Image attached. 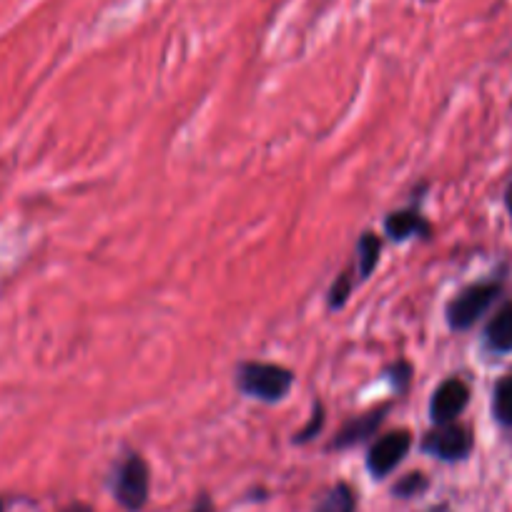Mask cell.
Wrapping results in <instances>:
<instances>
[{
	"label": "cell",
	"instance_id": "4",
	"mask_svg": "<svg viewBox=\"0 0 512 512\" xmlns=\"http://www.w3.org/2000/svg\"><path fill=\"white\" fill-rule=\"evenodd\" d=\"M410 432H390L372 445L367 455V467L374 477H387L410 452Z\"/></svg>",
	"mask_w": 512,
	"mask_h": 512
},
{
	"label": "cell",
	"instance_id": "5",
	"mask_svg": "<svg viewBox=\"0 0 512 512\" xmlns=\"http://www.w3.org/2000/svg\"><path fill=\"white\" fill-rule=\"evenodd\" d=\"M422 447H425L430 455L440 457V460L455 462L467 457V452H470L472 447V437L465 427L452 425L450 422V425H440L437 430H432L430 435L425 437V445Z\"/></svg>",
	"mask_w": 512,
	"mask_h": 512
},
{
	"label": "cell",
	"instance_id": "2",
	"mask_svg": "<svg viewBox=\"0 0 512 512\" xmlns=\"http://www.w3.org/2000/svg\"><path fill=\"white\" fill-rule=\"evenodd\" d=\"M113 492L128 512H139L146 505V500H149V467L139 455H131L118 467Z\"/></svg>",
	"mask_w": 512,
	"mask_h": 512
},
{
	"label": "cell",
	"instance_id": "6",
	"mask_svg": "<svg viewBox=\"0 0 512 512\" xmlns=\"http://www.w3.org/2000/svg\"><path fill=\"white\" fill-rule=\"evenodd\" d=\"M470 400V390L462 379H447L437 387L435 397H432L430 415L437 425H450L455 422V417H460V412L467 407Z\"/></svg>",
	"mask_w": 512,
	"mask_h": 512
},
{
	"label": "cell",
	"instance_id": "3",
	"mask_svg": "<svg viewBox=\"0 0 512 512\" xmlns=\"http://www.w3.org/2000/svg\"><path fill=\"white\" fill-rule=\"evenodd\" d=\"M497 284H475V287L465 289L455 302L447 309V317H450V324L455 329H467L482 317V314L490 309V304L495 302L497 297Z\"/></svg>",
	"mask_w": 512,
	"mask_h": 512
},
{
	"label": "cell",
	"instance_id": "11",
	"mask_svg": "<svg viewBox=\"0 0 512 512\" xmlns=\"http://www.w3.org/2000/svg\"><path fill=\"white\" fill-rule=\"evenodd\" d=\"M495 417L502 425H512V377H505L495 390Z\"/></svg>",
	"mask_w": 512,
	"mask_h": 512
},
{
	"label": "cell",
	"instance_id": "8",
	"mask_svg": "<svg viewBox=\"0 0 512 512\" xmlns=\"http://www.w3.org/2000/svg\"><path fill=\"white\" fill-rule=\"evenodd\" d=\"M487 342L497 352H510L512 349V304L502 307L487 324Z\"/></svg>",
	"mask_w": 512,
	"mask_h": 512
},
{
	"label": "cell",
	"instance_id": "9",
	"mask_svg": "<svg viewBox=\"0 0 512 512\" xmlns=\"http://www.w3.org/2000/svg\"><path fill=\"white\" fill-rule=\"evenodd\" d=\"M354 492L347 485H337L324 495V500L319 502L314 512H354Z\"/></svg>",
	"mask_w": 512,
	"mask_h": 512
},
{
	"label": "cell",
	"instance_id": "1",
	"mask_svg": "<svg viewBox=\"0 0 512 512\" xmlns=\"http://www.w3.org/2000/svg\"><path fill=\"white\" fill-rule=\"evenodd\" d=\"M294 374L277 364L249 362L239 369V387L246 395L264 402H279L292 390Z\"/></svg>",
	"mask_w": 512,
	"mask_h": 512
},
{
	"label": "cell",
	"instance_id": "13",
	"mask_svg": "<svg viewBox=\"0 0 512 512\" xmlns=\"http://www.w3.org/2000/svg\"><path fill=\"white\" fill-rule=\"evenodd\" d=\"M425 485H427L425 477H422L420 472H412V475H407L405 480L397 482L395 495H400V497H412V495H417V492L425 490Z\"/></svg>",
	"mask_w": 512,
	"mask_h": 512
},
{
	"label": "cell",
	"instance_id": "12",
	"mask_svg": "<svg viewBox=\"0 0 512 512\" xmlns=\"http://www.w3.org/2000/svg\"><path fill=\"white\" fill-rule=\"evenodd\" d=\"M357 254H359V274H362V277H369V272H372L374 264H377V254H379L377 236L364 234L357 246Z\"/></svg>",
	"mask_w": 512,
	"mask_h": 512
},
{
	"label": "cell",
	"instance_id": "16",
	"mask_svg": "<svg viewBox=\"0 0 512 512\" xmlns=\"http://www.w3.org/2000/svg\"><path fill=\"white\" fill-rule=\"evenodd\" d=\"M63 512H93V510L88 505H81V502H76V505L66 507V510H63Z\"/></svg>",
	"mask_w": 512,
	"mask_h": 512
},
{
	"label": "cell",
	"instance_id": "18",
	"mask_svg": "<svg viewBox=\"0 0 512 512\" xmlns=\"http://www.w3.org/2000/svg\"><path fill=\"white\" fill-rule=\"evenodd\" d=\"M0 512H6V502H3V497H0Z\"/></svg>",
	"mask_w": 512,
	"mask_h": 512
},
{
	"label": "cell",
	"instance_id": "7",
	"mask_svg": "<svg viewBox=\"0 0 512 512\" xmlns=\"http://www.w3.org/2000/svg\"><path fill=\"white\" fill-rule=\"evenodd\" d=\"M382 415L384 412L377 410L372 412V415H364V417H357V420H352L342 432H339L337 440H334V447L344 450V447H352L357 445V442H364L367 437H372L374 432H377V427L382 425Z\"/></svg>",
	"mask_w": 512,
	"mask_h": 512
},
{
	"label": "cell",
	"instance_id": "10",
	"mask_svg": "<svg viewBox=\"0 0 512 512\" xmlns=\"http://www.w3.org/2000/svg\"><path fill=\"white\" fill-rule=\"evenodd\" d=\"M384 229H387V234H390L392 239H407V236H412L415 231L422 229V219L415 211H400V214H392L390 219H387Z\"/></svg>",
	"mask_w": 512,
	"mask_h": 512
},
{
	"label": "cell",
	"instance_id": "15",
	"mask_svg": "<svg viewBox=\"0 0 512 512\" xmlns=\"http://www.w3.org/2000/svg\"><path fill=\"white\" fill-rule=\"evenodd\" d=\"M191 512H214V505H211V502L206 500V497H201L199 505H196L194 510H191Z\"/></svg>",
	"mask_w": 512,
	"mask_h": 512
},
{
	"label": "cell",
	"instance_id": "14",
	"mask_svg": "<svg viewBox=\"0 0 512 512\" xmlns=\"http://www.w3.org/2000/svg\"><path fill=\"white\" fill-rule=\"evenodd\" d=\"M347 294H349V282H347V277H342L339 279V287L334 284V289H332V307H339Z\"/></svg>",
	"mask_w": 512,
	"mask_h": 512
},
{
	"label": "cell",
	"instance_id": "17",
	"mask_svg": "<svg viewBox=\"0 0 512 512\" xmlns=\"http://www.w3.org/2000/svg\"><path fill=\"white\" fill-rule=\"evenodd\" d=\"M505 201H507V209L512 211V184L507 186V194H505Z\"/></svg>",
	"mask_w": 512,
	"mask_h": 512
}]
</instances>
